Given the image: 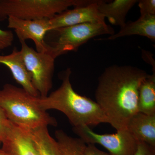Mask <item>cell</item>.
Here are the masks:
<instances>
[{"label":"cell","mask_w":155,"mask_h":155,"mask_svg":"<svg viewBox=\"0 0 155 155\" xmlns=\"http://www.w3.org/2000/svg\"><path fill=\"white\" fill-rule=\"evenodd\" d=\"M1 146H2V142L0 141V148L1 147Z\"/></svg>","instance_id":"cell-24"},{"label":"cell","mask_w":155,"mask_h":155,"mask_svg":"<svg viewBox=\"0 0 155 155\" xmlns=\"http://www.w3.org/2000/svg\"><path fill=\"white\" fill-rule=\"evenodd\" d=\"M20 42V51L34 87L40 97H45L52 87L55 59L49 52H39L28 46L26 42Z\"/></svg>","instance_id":"cell-6"},{"label":"cell","mask_w":155,"mask_h":155,"mask_svg":"<svg viewBox=\"0 0 155 155\" xmlns=\"http://www.w3.org/2000/svg\"><path fill=\"white\" fill-rule=\"evenodd\" d=\"M55 135L62 155H84L87 144L81 139L72 137L62 130H56Z\"/></svg>","instance_id":"cell-17"},{"label":"cell","mask_w":155,"mask_h":155,"mask_svg":"<svg viewBox=\"0 0 155 155\" xmlns=\"http://www.w3.org/2000/svg\"><path fill=\"white\" fill-rule=\"evenodd\" d=\"M50 43H47L48 52L55 59L70 51H77L91 39L104 35H113L114 28L105 22H86L49 31Z\"/></svg>","instance_id":"cell-5"},{"label":"cell","mask_w":155,"mask_h":155,"mask_svg":"<svg viewBox=\"0 0 155 155\" xmlns=\"http://www.w3.org/2000/svg\"><path fill=\"white\" fill-rule=\"evenodd\" d=\"M73 130L86 144L101 145L112 155H134L137 148L138 141L126 129L104 134L95 133L86 125L73 127Z\"/></svg>","instance_id":"cell-7"},{"label":"cell","mask_w":155,"mask_h":155,"mask_svg":"<svg viewBox=\"0 0 155 155\" xmlns=\"http://www.w3.org/2000/svg\"><path fill=\"white\" fill-rule=\"evenodd\" d=\"M28 131L41 155H62L57 141L49 133L48 127Z\"/></svg>","instance_id":"cell-16"},{"label":"cell","mask_w":155,"mask_h":155,"mask_svg":"<svg viewBox=\"0 0 155 155\" xmlns=\"http://www.w3.org/2000/svg\"><path fill=\"white\" fill-rule=\"evenodd\" d=\"M150 74L138 67L114 65L98 79L96 102L117 131L126 129L129 119L138 112L139 89Z\"/></svg>","instance_id":"cell-1"},{"label":"cell","mask_w":155,"mask_h":155,"mask_svg":"<svg viewBox=\"0 0 155 155\" xmlns=\"http://www.w3.org/2000/svg\"><path fill=\"white\" fill-rule=\"evenodd\" d=\"M14 39V34L11 30L0 28V51L11 47Z\"/></svg>","instance_id":"cell-19"},{"label":"cell","mask_w":155,"mask_h":155,"mask_svg":"<svg viewBox=\"0 0 155 155\" xmlns=\"http://www.w3.org/2000/svg\"><path fill=\"white\" fill-rule=\"evenodd\" d=\"M36 97L22 88L6 84L0 90V107L10 122L22 129L57 126L56 119L38 106Z\"/></svg>","instance_id":"cell-3"},{"label":"cell","mask_w":155,"mask_h":155,"mask_svg":"<svg viewBox=\"0 0 155 155\" xmlns=\"http://www.w3.org/2000/svg\"><path fill=\"white\" fill-rule=\"evenodd\" d=\"M0 64L8 68L14 79L24 90L33 96L40 97L31 82L30 73L25 67L21 52L17 48H14L9 54L0 55Z\"/></svg>","instance_id":"cell-11"},{"label":"cell","mask_w":155,"mask_h":155,"mask_svg":"<svg viewBox=\"0 0 155 155\" xmlns=\"http://www.w3.org/2000/svg\"><path fill=\"white\" fill-rule=\"evenodd\" d=\"M68 68L61 74L62 83L55 91L45 97H38L36 101L44 110H56L65 114L73 127L96 126L109 123V120L96 101L78 94L72 87Z\"/></svg>","instance_id":"cell-2"},{"label":"cell","mask_w":155,"mask_h":155,"mask_svg":"<svg viewBox=\"0 0 155 155\" xmlns=\"http://www.w3.org/2000/svg\"><path fill=\"white\" fill-rule=\"evenodd\" d=\"M137 3L140 16L155 15V0H140Z\"/></svg>","instance_id":"cell-18"},{"label":"cell","mask_w":155,"mask_h":155,"mask_svg":"<svg viewBox=\"0 0 155 155\" xmlns=\"http://www.w3.org/2000/svg\"><path fill=\"white\" fill-rule=\"evenodd\" d=\"M11 123L0 107V141L1 142L5 137Z\"/></svg>","instance_id":"cell-20"},{"label":"cell","mask_w":155,"mask_h":155,"mask_svg":"<svg viewBox=\"0 0 155 155\" xmlns=\"http://www.w3.org/2000/svg\"><path fill=\"white\" fill-rule=\"evenodd\" d=\"M94 0H0V22L14 17L24 20L52 18L69 9Z\"/></svg>","instance_id":"cell-4"},{"label":"cell","mask_w":155,"mask_h":155,"mask_svg":"<svg viewBox=\"0 0 155 155\" xmlns=\"http://www.w3.org/2000/svg\"><path fill=\"white\" fill-rule=\"evenodd\" d=\"M134 155H155V147L139 141Z\"/></svg>","instance_id":"cell-21"},{"label":"cell","mask_w":155,"mask_h":155,"mask_svg":"<svg viewBox=\"0 0 155 155\" xmlns=\"http://www.w3.org/2000/svg\"><path fill=\"white\" fill-rule=\"evenodd\" d=\"M138 112L155 115V72L142 82L139 89Z\"/></svg>","instance_id":"cell-15"},{"label":"cell","mask_w":155,"mask_h":155,"mask_svg":"<svg viewBox=\"0 0 155 155\" xmlns=\"http://www.w3.org/2000/svg\"><path fill=\"white\" fill-rule=\"evenodd\" d=\"M126 129L137 141L155 147V115L137 112L129 119Z\"/></svg>","instance_id":"cell-12"},{"label":"cell","mask_w":155,"mask_h":155,"mask_svg":"<svg viewBox=\"0 0 155 155\" xmlns=\"http://www.w3.org/2000/svg\"><path fill=\"white\" fill-rule=\"evenodd\" d=\"M8 21V28L14 29L19 41L31 40L34 43L37 51H48L45 38L51 31L49 19L24 20L10 17Z\"/></svg>","instance_id":"cell-8"},{"label":"cell","mask_w":155,"mask_h":155,"mask_svg":"<svg viewBox=\"0 0 155 155\" xmlns=\"http://www.w3.org/2000/svg\"><path fill=\"white\" fill-rule=\"evenodd\" d=\"M99 0L98 10L112 25L121 27L126 23L127 13L138 2L137 0H115L111 2Z\"/></svg>","instance_id":"cell-13"},{"label":"cell","mask_w":155,"mask_h":155,"mask_svg":"<svg viewBox=\"0 0 155 155\" xmlns=\"http://www.w3.org/2000/svg\"><path fill=\"white\" fill-rule=\"evenodd\" d=\"M0 155H6L5 153L2 150L1 148V147L0 148Z\"/></svg>","instance_id":"cell-23"},{"label":"cell","mask_w":155,"mask_h":155,"mask_svg":"<svg viewBox=\"0 0 155 155\" xmlns=\"http://www.w3.org/2000/svg\"><path fill=\"white\" fill-rule=\"evenodd\" d=\"M84 155H112L98 149L94 144H87L84 151Z\"/></svg>","instance_id":"cell-22"},{"label":"cell","mask_w":155,"mask_h":155,"mask_svg":"<svg viewBox=\"0 0 155 155\" xmlns=\"http://www.w3.org/2000/svg\"><path fill=\"white\" fill-rule=\"evenodd\" d=\"M98 2L94 0L88 5L67 9L57 14L49 19L51 31L86 22H105V18L98 10Z\"/></svg>","instance_id":"cell-9"},{"label":"cell","mask_w":155,"mask_h":155,"mask_svg":"<svg viewBox=\"0 0 155 155\" xmlns=\"http://www.w3.org/2000/svg\"><path fill=\"white\" fill-rule=\"evenodd\" d=\"M1 148L6 155H41L29 131L12 123Z\"/></svg>","instance_id":"cell-10"},{"label":"cell","mask_w":155,"mask_h":155,"mask_svg":"<svg viewBox=\"0 0 155 155\" xmlns=\"http://www.w3.org/2000/svg\"><path fill=\"white\" fill-rule=\"evenodd\" d=\"M138 35L155 41V15L140 16L137 20L127 22L117 33L106 39L114 40L123 37Z\"/></svg>","instance_id":"cell-14"}]
</instances>
